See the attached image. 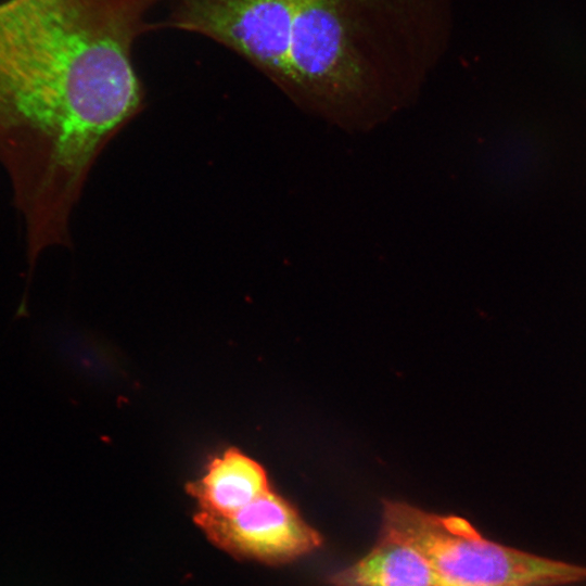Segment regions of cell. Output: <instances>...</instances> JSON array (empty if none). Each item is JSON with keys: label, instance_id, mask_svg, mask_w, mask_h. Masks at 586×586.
Listing matches in <instances>:
<instances>
[{"label": "cell", "instance_id": "6", "mask_svg": "<svg viewBox=\"0 0 586 586\" xmlns=\"http://www.w3.org/2000/svg\"><path fill=\"white\" fill-rule=\"evenodd\" d=\"M265 469L237 449H229L208 464L205 474L187 485L195 499L194 515H228L270 489Z\"/></svg>", "mask_w": 586, "mask_h": 586}, {"label": "cell", "instance_id": "3", "mask_svg": "<svg viewBox=\"0 0 586 586\" xmlns=\"http://www.w3.org/2000/svg\"><path fill=\"white\" fill-rule=\"evenodd\" d=\"M382 530L406 539L430 562L440 586H563L586 581V566L485 538L468 520L384 500Z\"/></svg>", "mask_w": 586, "mask_h": 586}, {"label": "cell", "instance_id": "4", "mask_svg": "<svg viewBox=\"0 0 586 586\" xmlns=\"http://www.w3.org/2000/svg\"><path fill=\"white\" fill-rule=\"evenodd\" d=\"M194 521L222 550L267 564L297 560L322 545L320 533L271 488L228 515H194Z\"/></svg>", "mask_w": 586, "mask_h": 586}, {"label": "cell", "instance_id": "2", "mask_svg": "<svg viewBox=\"0 0 586 586\" xmlns=\"http://www.w3.org/2000/svg\"><path fill=\"white\" fill-rule=\"evenodd\" d=\"M278 87L347 132L370 131L410 106L445 55L450 0H283Z\"/></svg>", "mask_w": 586, "mask_h": 586}, {"label": "cell", "instance_id": "1", "mask_svg": "<svg viewBox=\"0 0 586 586\" xmlns=\"http://www.w3.org/2000/svg\"><path fill=\"white\" fill-rule=\"evenodd\" d=\"M163 0L0 1V176L18 219L71 216L142 98L132 51Z\"/></svg>", "mask_w": 586, "mask_h": 586}, {"label": "cell", "instance_id": "5", "mask_svg": "<svg viewBox=\"0 0 586 586\" xmlns=\"http://www.w3.org/2000/svg\"><path fill=\"white\" fill-rule=\"evenodd\" d=\"M331 586H440L424 555L406 539L381 530L370 551L329 577Z\"/></svg>", "mask_w": 586, "mask_h": 586}]
</instances>
